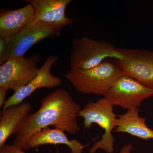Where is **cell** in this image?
<instances>
[{
	"instance_id": "6da1fadb",
	"label": "cell",
	"mask_w": 153,
	"mask_h": 153,
	"mask_svg": "<svg viewBox=\"0 0 153 153\" xmlns=\"http://www.w3.org/2000/svg\"><path fill=\"white\" fill-rule=\"evenodd\" d=\"M41 103L40 108L26 116L14 132L13 144L24 151L27 150L28 143L34 134L49 126L71 135L79 131L77 117L82 108L67 91L58 88L44 97Z\"/></svg>"
},
{
	"instance_id": "7a4b0ae2",
	"label": "cell",
	"mask_w": 153,
	"mask_h": 153,
	"mask_svg": "<svg viewBox=\"0 0 153 153\" xmlns=\"http://www.w3.org/2000/svg\"><path fill=\"white\" fill-rule=\"evenodd\" d=\"M122 75L120 68L114 59H106L98 66L89 69L70 68L65 77L80 93L105 97Z\"/></svg>"
},
{
	"instance_id": "3957f363",
	"label": "cell",
	"mask_w": 153,
	"mask_h": 153,
	"mask_svg": "<svg viewBox=\"0 0 153 153\" xmlns=\"http://www.w3.org/2000/svg\"><path fill=\"white\" fill-rule=\"evenodd\" d=\"M113 106L104 97L94 102H89L79 111L78 117L83 118L84 128H89L96 123L104 131L101 139L94 144L89 153H95L99 149L107 153L114 152L115 139L112 132L116 127L117 118Z\"/></svg>"
},
{
	"instance_id": "277c9868",
	"label": "cell",
	"mask_w": 153,
	"mask_h": 153,
	"mask_svg": "<svg viewBox=\"0 0 153 153\" xmlns=\"http://www.w3.org/2000/svg\"><path fill=\"white\" fill-rule=\"evenodd\" d=\"M123 57L121 49L106 41L94 40L86 36L72 40L71 68L89 69L108 58L121 60Z\"/></svg>"
},
{
	"instance_id": "5b68a950",
	"label": "cell",
	"mask_w": 153,
	"mask_h": 153,
	"mask_svg": "<svg viewBox=\"0 0 153 153\" xmlns=\"http://www.w3.org/2000/svg\"><path fill=\"white\" fill-rule=\"evenodd\" d=\"M40 60V54L36 53L28 58L10 57L0 66V87L16 91L27 85L38 74Z\"/></svg>"
},
{
	"instance_id": "8992f818",
	"label": "cell",
	"mask_w": 153,
	"mask_h": 153,
	"mask_svg": "<svg viewBox=\"0 0 153 153\" xmlns=\"http://www.w3.org/2000/svg\"><path fill=\"white\" fill-rule=\"evenodd\" d=\"M153 95L149 88L130 76L122 75L114 82L104 97L113 106L127 110L139 108L145 99Z\"/></svg>"
},
{
	"instance_id": "52a82bcc",
	"label": "cell",
	"mask_w": 153,
	"mask_h": 153,
	"mask_svg": "<svg viewBox=\"0 0 153 153\" xmlns=\"http://www.w3.org/2000/svg\"><path fill=\"white\" fill-rule=\"evenodd\" d=\"M63 28L55 24L31 22L19 34L6 41L9 55L10 57L24 56L37 43L48 38L60 36Z\"/></svg>"
},
{
	"instance_id": "ba28073f",
	"label": "cell",
	"mask_w": 153,
	"mask_h": 153,
	"mask_svg": "<svg viewBox=\"0 0 153 153\" xmlns=\"http://www.w3.org/2000/svg\"><path fill=\"white\" fill-rule=\"evenodd\" d=\"M121 60H115L122 74L153 89V51L143 49H121Z\"/></svg>"
},
{
	"instance_id": "9c48e42d",
	"label": "cell",
	"mask_w": 153,
	"mask_h": 153,
	"mask_svg": "<svg viewBox=\"0 0 153 153\" xmlns=\"http://www.w3.org/2000/svg\"><path fill=\"white\" fill-rule=\"evenodd\" d=\"M59 59L57 56H49L45 63L39 68L38 74L27 85L15 91L7 100L2 110L14 105L20 104L25 98L32 94L35 91L42 88H54L61 85L62 80L59 77L52 75L51 73L52 66Z\"/></svg>"
},
{
	"instance_id": "30bf717a",
	"label": "cell",
	"mask_w": 153,
	"mask_h": 153,
	"mask_svg": "<svg viewBox=\"0 0 153 153\" xmlns=\"http://www.w3.org/2000/svg\"><path fill=\"white\" fill-rule=\"evenodd\" d=\"M36 11L31 4L16 10L0 11V38L8 41L34 20Z\"/></svg>"
},
{
	"instance_id": "8fae6325",
	"label": "cell",
	"mask_w": 153,
	"mask_h": 153,
	"mask_svg": "<svg viewBox=\"0 0 153 153\" xmlns=\"http://www.w3.org/2000/svg\"><path fill=\"white\" fill-rule=\"evenodd\" d=\"M33 5L36 11L33 22L55 24L64 27L73 21L66 17V7L71 0H29L24 1Z\"/></svg>"
},
{
	"instance_id": "7c38bea8",
	"label": "cell",
	"mask_w": 153,
	"mask_h": 153,
	"mask_svg": "<svg viewBox=\"0 0 153 153\" xmlns=\"http://www.w3.org/2000/svg\"><path fill=\"white\" fill-rule=\"evenodd\" d=\"M47 144H63L68 146L71 153H82L85 146L76 139L69 140L61 129H43L34 134L28 144L27 150Z\"/></svg>"
},
{
	"instance_id": "4fadbf2b",
	"label": "cell",
	"mask_w": 153,
	"mask_h": 153,
	"mask_svg": "<svg viewBox=\"0 0 153 153\" xmlns=\"http://www.w3.org/2000/svg\"><path fill=\"white\" fill-rule=\"evenodd\" d=\"M32 108L29 102H22L2 110L0 117V149L6 145L7 140L14 134L22 120L30 113Z\"/></svg>"
},
{
	"instance_id": "5bb4252c",
	"label": "cell",
	"mask_w": 153,
	"mask_h": 153,
	"mask_svg": "<svg viewBox=\"0 0 153 153\" xmlns=\"http://www.w3.org/2000/svg\"><path fill=\"white\" fill-rule=\"evenodd\" d=\"M139 112V109L136 108L118 115L115 132L126 133L142 139H153V130L146 124V118L140 117Z\"/></svg>"
},
{
	"instance_id": "9a60e30c",
	"label": "cell",
	"mask_w": 153,
	"mask_h": 153,
	"mask_svg": "<svg viewBox=\"0 0 153 153\" xmlns=\"http://www.w3.org/2000/svg\"><path fill=\"white\" fill-rule=\"evenodd\" d=\"M8 46L4 39L0 38V65L5 63L10 58Z\"/></svg>"
},
{
	"instance_id": "2e32d148",
	"label": "cell",
	"mask_w": 153,
	"mask_h": 153,
	"mask_svg": "<svg viewBox=\"0 0 153 153\" xmlns=\"http://www.w3.org/2000/svg\"><path fill=\"white\" fill-rule=\"evenodd\" d=\"M0 153H27L16 145H5L0 149Z\"/></svg>"
},
{
	"instance_id": "e0dca14e",
	"label": "cell",
	"mask_w": 153,
	"mask_h": 153,
	"mask_svg": "<svg viewBox=\"0 0 153 153\" xmlns=\"http://www.w3.org/2000/svg\"><path fill=\"white\" fill-rule=\"evenodd\" d=\"M9 89L4 87H0V107H4L6 100V95Z\"/></svg>"
},
{
	"instance_id": "ac0fdd59",
	"label": "cell",
	"mask_w": 153,
	"mask_h": 153,
	"mask_svg": "<svg viewBox=\"0 0 153 153\" xmlns=\"http://www.w3.org/2000/svg\"><path fill=\"white\" fill-rule=\"evenodd\" d=\"M133 149V145L130 143L125 145L121 149L119 153H131Z\"/></svg>"
}]
</instances>
